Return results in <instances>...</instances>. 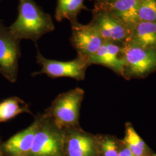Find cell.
I'll return each mask as SVG.
<instances>
[{
    "label": "cell",
    "instance_id": "cell-1",
    "mask_svg": "<svg viewBox=\"0 0 156 156\" xmlns=\"http://www.w3.org/2000/svg\"><path fill=\"white\" fill-rule=\"evenodd\" d=\"M19 13L9 31L16 38L37 42L43 35L55 30L52 18L34 0H19Z\"/></svg>",
    "mask_w": 156,
    "mask_h": 156
},
{
    "label": "cell",
    "instance_id": "cell-2",
    "mask_svg": "<svg viewBox=\"0 0 156 156\" xmlns=\"http://www.w3.org/2000/svg\"><path fill=\"white\" fill-rule=\"evenodd\" d=\"M80 89L68 91L58 96L51 106L53 122L59 128L72 127L78 122L79 109L83 97Z\"/></svg>",
    "mask_w": 156,
    "mask_h": 156
},
{
    "label": "cell",
    "instance_id": "cell-3",
    "mask_svg": "<svg viewBox=\"0 0 156 156\" xmlns=\"http://www.w3.org/2000/svg\"><path fill=\"white\" fill-rule=\"evenodd\" d=\"M62 128L49 120H41L33 144L29 153L30 156H61L64 135Z\"/></svg>",
    "mask_w": 156,
    "mask_h": 156
},
{
    "label": "cell",
    "instance_id": "cell-4",
    "mask_svg": "<svg viewBox=\"0 0 156 156\" xmlns=\"http://www.w3.org/2000/svg\"><path fill=\"white\" fill-rule=\"evenodd\" d=\"M122 55L125 63V71L129 75L141 76L156 70V49L124 43L122 48Z\"/></svg>",
    "mask_w": 156,
    "mask_h": 156
},
{
    "label": "cell",
    "instance_id": "cell-5",
    "mask_svg": "<svg viewBox=\"0 0 156 156\" xmlns=\"http://www.w3.org/2000/svg\"><path fill=\"white\" fill-rule=\"evenodd\" d=\"M90 24L105 41L125 43L129 35V28L105 9L95 6Z\"/></svg>",
    "mask_w": 156,
    "mask_h": 156
},
{
    "label": "cell",
    "instance_id": "cell-6",
    "mask_svg": "<svg viewBox=\"0 0 156 156\" xmlns=\"http://www.w3.org/2000/svg\"><path fill=\"white\" fill-rule=\"evenodd\" d=\"M71 43L77 50L79 57L87 62L105 41L90 24L71 23Z\"/></svg>",
    "mask_w": 156,
    "mask_h": 156
},
{
    "label": "cell",
    "instance_id": "cell-7",
    "mask_svg": "<svg viewBox=\"0 0 156 156\" xmlns=\"http://www.w3.org/2000/svg\"><path fill=\"white\" fill-rule=\"evenodd\" d=\"M38 62L42 66V69L36 74H46L51 78L68 77L82 79L88 62L78 57L69 62H60L48 59L39 51L37 55Z\"/></svg>",
    "mask_w": 156,
    "mask_h": 156
},
{
    "label": "cell",
    "instance_id": "cell-8",
    "mask_svg": "<svg viewBox=\"0 0 156 156\" xmlns=\"http://www.w3.org/2000/svg\"><path fill=\"white\" fill-rule=\"evenodd\" d=\"M19 41L9 30L0 32V71L11 81L16 78L20 56Z\"/></svg>",
    "mask_w": 156,
    "mask_h": 156
},
{
    "label": "cell",
    "instance_id": "cell-9",
    "mask_svg": "<svg viewBox=\"0 0 156 156\" xmlns=\"http://www.w3.org/2000/svg\"><path fill=\"white\" fill-rule=\"evenodd\" d=\"M122 48L116 43L105 41L100 49L90 57L88 64L103 65L123 74L125 71V63L123 57H120Z\"/></svg>",
    "mask_w": 156,
    "mask_h": 156
},
{
    "label": "cell",
    "instance_id": "cell-10",
    "mask_svg": "<svg viewBox=\"0 0 156 156\" xmlns=\"http://www.w3.org/2000/svg\"><path fill=\"white\" fill-rule=\"evenodd\" d=\"M41 120H36L28 128L15 134L3 145L4 149L12 156H26L31 151Z\"/></svg>",
    "mask_w": 156,
    "mask_h": 156
},
{
    "label": "cell",
    "instance_id": "cell-11",
    "mask_svg": "<svg viewBox=\"0 0 156 156\" xmlns=\"http://www.w3.org/2000/svg\"><path fill=\"white\" fill-rule=\"evenodd\" d=\"M139 2L140 0H117L112 2L96 3L95 6L111 12L130 29L139 22Z\"/></svg>",
    "mask_w": 156,
    "mask_h": 156
},
{
    "label": "cell",
    "instance_id": "cell-12",
    "mask_svg": "<svg viewBox=\"0 0 156 156\" xmlns=\"http://www.w3.org/2000/svg\"><path fill=\"white\" fill-rule=\"evenodd\" d=\"M125 42L145 48L156 49V23L138 22L129 29Z\"/></svg>",
    "mask_w": 156,
    "mask_h": 156
},
{
    "label": "cell",
    "instance_id": "cell-13",
    "mask_svg": "<svg viewBox=\"0 0 156 156\" xmlns=\"http://www.w3.org/2000/svg\"><path fill=\"white\" fill-rule=\"evenodd\" d=\"M67 149L69 156H92L94 153V141L89 135L73 132L67 138Z\"/></svg>",
    "mask_w": 156,
    "mask_h": 156
},
{
    "label": "cell",
    "instance_id": "cell-14",
    "mask_svg": "<svg viewBox=\"0 0 156 156\" xmlns=\"http://www.w3.org/2000/svg\"><path fill=\"white\" fill-rule=\"evenodd\" d=\"M84 0H57L55 18L57 22L64 19L68 20L71 23L77 22L79 12L86 8L84 5Z\"/></svg>",
    "mask_w": 156,
    "mask_h": 156
},
{
    "label": "cell",
    "instance_id": "cell-15",
    "mask_svg": "<svg viewBox=\"0 0 156 156\" xmlns=\"http://www.w3.org/2000/svg\"><path fill=\"white\" fill-rule=\"evenodd\" d=\"M28 111L27 106L17 98H11L0 103V122H5Z\"/></svg>",
    "mask_w": 156,
    "mask_h": 156
},
{
    "label": "cell",
    "instance_id": "cell-16",
    "mask_svg": "<svg viewBox=\"0 0 156 156\" xmlns=\"http://www.w3.org/2000/svg\"><path fill=\"white\" fill-rule=\"evenodd\" d=\"M124 141L135 156H144L146 151L145 142L133 127H128L127 128Z\"/></svg>",
    "mask_w": 156,
    "mask_h": 156
},
{
    "label": "cell",
    "instance_id": "cell-17",
    "mask_svg": "<svg viewBox=\"0 0 156 156\" xmlns=\"http://www.w3.org/2000/svg\"><path fill=\"white\" fill-rule=\"evenodd\" d=\"M138 16L139 22L156 23V0H140Z\"/></svg>",
    "mask_w": 156,
    "mask_h": 156
},
{
    "label": "cell",
    "instance_id": "cell-18",
    "mask_svg": "<svg viewBox=\"0 0 156 156\" xmlns=\"http://www.w3.org/2000/svg\"><path fill=\"white\" fill-rule=\"evenodd\" d=\"M101 149L104 156H118L116 144L114 140L107 138L101 143Z\"/></svg>",
    "mask_w": 156,
    "mask_h": 156
},
{
    "label": "cell",
    "instance_id": "cell-19",
    "mask_svg": "<svg viewBox=\"0 0 156 156\" xmlns=\"http://www.w3.org/2000/svg\"><path fill=\"white\" fill-rule=\"evenodd\" d=\"M118 156H135L134 154L130 151L128 147H126L123 149L122 151H120L119 154Z\"/></svg>",
    "mask_w": 156,
    "mask_h": 156
},
{
    "label": "cell",
    "instance_id": "cell-20",
    "mask_svg": "<svg viewBox=\"0 0 156 156\" xmlns=\"http://www.w3.org/2000/svg\"><path fill=\"white\" fill-rule=\"evenodd\" d=\"M97 3H107V2H112L117 0H94Z\"/></svg>",
    "mask_w": 156,
    "mask_h": 156
},
{
    "label": "cell",
    "instance_id": "cell-21",
    "mask_svg": "<svg viewBox=\"0 0 156 156\" xmlns=\"http://www.w3.org/2000/svg\"><path fill=\"white\" fill-rule=\"evenodd\" d=\"M0 156H2V151H1V147H0Z\"/></svg>",
    "mask_w": 156,
    "mask_h": 156
},
{
    "label": "cell",
    "instance_id": "cell-22",
    "mask_svg": "<svg viewBox=\"0 0 156 156\" xmlns=\"http://www.w3.org/2000/svg\"><path fill=\"white\" fill-rule=\"evenodd\" d=\"M156 156V155H155V156Z\"/></svg>",
    "mask_w": 156,
    "mask_h": 156
},
{
    "label": "cell",
    "instance_id": "cell-23",
    "mask_svg": "<svg viewBox=\"0 0 156 156\" xmlns=\"http://www.w3.org/2000/svg\"><path fill=\"white\" fill-rule=\"evenodd\" d=\"M0 73H1V71H0Z\"/></svg>",
    "mask_w": 156,
    "mask_h": 156
}]
</instances>
